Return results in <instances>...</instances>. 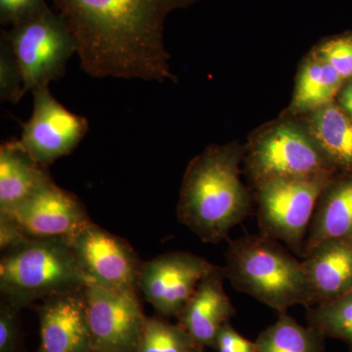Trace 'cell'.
Instances as JSON below:
<instances>
[{
    "label": "cell",
    "mask_w": 352,
    "mask_h": 352,
    "mask_svg": "<svg viewBox=\"0 0 352 352\" xmlns=\"http://www.w3.org/2000/svg\"><path fill=\"white\" fill-rule=\"evenodd\" d=\"M332 173L310 177L278 178L258 184L261 234L286 243L302 256L317 201Z\"/></svg>",
    "instance_id": "obj_6"
},
{
    "label": "cell",
    "mask_w": 352,
    "mask_h": 352,
    "mask_svg": "<svg viewBox=\"0 0 352 352\" xmlns=\"http://www.w3.org/2000/svg\"><path fill=\"white\" fill-rule=\"evenodd\" d=\"M217 346L219 352H256V342L245 339L228 323L220 330Z\"/></svg>",
    "instance_id": "obj_27"
},
{
    "label": "cell",
    "mask_w": 352,
    "mask_h": 352,
    "mask_svg": "<svg viewBox=\"0 0 352 352\" xmlns=\"http://www.w3.org/2000/svg\"><path fill=\"white\" fill-rule=\"evenodd\" d=\"M38 352H91L85 288L43 300Z\"/></svg>",
    "instance_id": "obj_13"
},
{
    "label": "cell",
    "mask_w": 352,
    "mask_h": 352,
    "mask_svg": "<svg viewBox=\"0 0 352 352\" xmlns=\"http://www.w3.org/2000/svg\"><path fill=\"white\" fill-rule=\"evenodd\" d=\"M340 101L342 108L352 120V82L342 90Z\"/></svg>",
    "instance_id": "obj_29"
},
{
    "label": "cell",
    "mask_w": 352,
    "mask_h": 352,
    "mask_svg": "<svg viewBox=\"0 0 352 352\" xmlns=\"http://www.w3.org/2000/svg\"><path fill=\"white\" fill-rule=\"evenodd\" d=\"M87 284L136 289L142 263L126 241L94 222L69 243Z\"/></svg>",
    "instance_id": "obj_11"
},
{
    "label": "cell",
    "mask_w": 352,
    "mask_h": 352,
    "mask_svg": "<svg viewBox=\"0 0 352 352\" xmlns=\"http://www.w3.org/2000/svg\"><path fill=\"white\" fill-rule=\"evenodd\" d=\"M331 164L312 138L289 124L261 136L250 155V168L256 185L278 178L332 173Z\"/></svg>",
    "instance_id": "obj_8"
},
{
    "label": "cell",
    "mask_w": 352,
    "mask_h": 352,
    "mask_svg": "<svg viewBox=\"0 0 352 352\" xmlns=\"http://www.w3.org/2000/svg\"><path fill=\"white\" fill-rule=\"evenodd\" d=\"M215 266L191 252H166L142 263L138 287L160 314L179 315L201 280Z\"/></svg>",
    "instance_id": "obj_10"
},
{
    "label": "cell",
    "mask_w": 352,
    "mask_h": 352,
    "mask_svg": "<svg viewBox=\"0 0 352 352\" xmlns=\"http://www.w3.org/2000/svg\"><path fill=\"white\" fill-rule=\"evenodd\" d=\"M24 80L6 32L0 34V100L18 103L24 96Z\"/></svg>",
    "instance_id": "obj_23"
},
{
    "label": "cell",
    "mask_w": 352,
    "mask_h": 352,
    "mask_svg": "<svg viewBox=\"0 0 352 352\" xmlns=\"http://www.w3.org/2000/svg\"><path fill=\"white\" fill-rule=\"evenodd\" d=\"M344 80L318 53L312 55L298 76L292 110L305 113L325 107L340 91Z\"/></svg>",
    "instance_id": "obj_18"
},
{
    "label": "cell",
    "mask_w": 352,
    "mask_h": 352,
    "mask_svg": "<svg viewBox=\"0 0 352 352\" xmlns=\"http://www.w3.org/2000/svg\"><path fill=\"white\" fill-rule=\"evenodd\" d=\"M4 32L20 65L25 94L60 80L69 58L78 53L75 36L50 6Z\"/></svg>",
    "instance_id": "obj_5"
},
{
    "label": "cell",
    "mask_w": 352,
    "mask_h": 352,
    "mask_svg": "<svg viewBox=\"0 0 352 352\" xmlns=\"http://www.w3.org/2000/svg\"><path fill=\"white\" fill-rule=\"evenodd\" d=\"M52 180L45 166L25 150L21 140L0 146V215L12 214Z\"/></svg>",
    "instance_id": "obj_15"
},
{
    "label": "cell",
    "mask_w": 352,
    "mask_h": 352,
    "mask_svg": "<svg viewBox=\"0 0 352 352\" xmlns=\"http://www.w3.org/2000/svg\"><path fill=\"white\" fill-rule=\"evenodd\" d=\"M239 153L208 148L191 162L177 206L179 221L203 242L217 244L249 214L251 201L240 179Z\"/></svg>",
    "instance_id": "obj_2"
},
{
    "label": "cell",
    "mask_w": 352,
    "mask_h": 352,
    "mask_svg": "<svg viewBox=\"0 0 352 352\" xmlns=\"http://www.w3.org/2000/svg\"><path fill=\"white\" fill-rule=\"evenodd\" d=\"M352 239V178L333 183L322 192L303 247V256L324 241Z\"/></svg>",
    "instance_id": "obj_17"
},
{
    "label": "cell",
    "mask_w": 352,
    "mask_h": 352,
    "mask_svg": "<svg viewBox=\"0 0 352 352\" xmlns=\"http://www.w3.org/2000/svg\"><path fill=\"white\" fill-rule=\"evenodd\" d=\"M198 0H52L75 36L80 67L92 78L175 80L164 24Z\"/></svg>",
    "instance_id": "obj_1"
},
{
    "label": "cell",
    "mask_w": 352,
    "mask_h": 352,
    "mask_svg": "<svg viewBox=\"0 0 352 352\" xmlns=\"http://www.w3.org/2000/svg\"><path fill=\"white\" fill-rule=\"evenodd\" d=\"M7 217L16 220L29 239L68 243L92 222L76 197L60 188L53 180Z\"/></svg>",
    "instance_id": "obj_12"
},
{
    "label": "cell",
    "mask_w": 352,
    "mask_h": 352,
    "mask_svg": "<svg viewBox=\"0 0 352 352\" xmlns=\"http://www.w3.org/2000/svg\"><path fill=\"white\" fill-rule=\"evenodd\" d=\"M226 278L236 291L259 302L287 312L289 307L315 305L311 285L302 261L294 258L279 241L261 235L232 241L226 252Z\"/></svg>",
    "instance_id": "obj_3"
},
{
    "label": "cell",
    "mask_w": 352,
    "mask_h": 352,
    "mask_svg": "<svg viewBox=\"0 0 352 352\" xmlns=\"http://www.w3.org/2000/svg\"><path fill=\"white\" fill-rule=\"evenodd\" d=\"M199 349L182 326L146 319L138 352H196Z\"/></svg>",
    "instance_id": "obj_22"
},
{
    "label": "cell",
    "mask_w": 352,
    "mask_h": 352,
    "mask_svg": "<svg viewBox=\"0 0 352 352\" xmlns=\"http://www.w3.org/2000/svg\"><path fill=\"white\" fill-rule=\"evenodd\" d=\"M315 305L352 292V239L324 241L303 256Z\"/></svg>",
    "instance_id": "obj_16"
},
{
    "label": "cell",
    "mask_w": 352,
    "mask_h": 352,
    "mask_svg": "<svg viewBox=\"0 0 352 352\" xmlns=\"http://www.w3.org/2000/svg\"><path fill=\"white\" fill-rule=\"evenodd\" d=\"M256 346V352H323L324 337L281 312L276 322L259 335Z\"/></svg>",
    "instance_id": "obj_20"
},
{
    "label": "cell",
    "mask_w": 352,
    "mask_h": 352,
    "mask_svg": "<svg viewBox=\"0 0 352 352\" xmlns=\"http://www.w3.org/2000/svg\"><path fill=\"white\" fill-rule=\"evenodd\" d=\"M47 6L45 0H0V23L12 27Z\"/></svg>",
    "instance_id": "obj_26"
},
{
    "label": "cell",
    "mask_w": 352,
    "mask_h": 352,
    "mask_svg": "<svg viewBox=\"0 0 352 352\" xmlns=\"http://www.w3.org/2000/svg\"><path fill=\"white\" fill-rule=\"evenodd\" d=\"M311 138L332 164L352 168V120L346 111L329 104L315 111Z\"/></svg>",
    "instance_id": "obj_19"
},
{
    "label": "cell",
    "mask_w": 352,
    "mask_h": 352,
    "mask_svg": "<svg viewBox=\"0 0 352 352\" xmlns=\"http://www.w3.org/2000/svg\"><path fill=\"white\" fill-rule=\"evenodd\" d=\"M94 352H138L146 318L135 289L85 287Z\"/></svg>",
    "instance_id": "obj_7"
},
{
    "label": "cell",
    "mask_w": 352,
    "mask_h": 352,
    "mask_svg": "<svg viewBox=\"0 0 352 352\" xmlns=\"http://www.w3.org/2000/svg\"><path fill=\"white\" fill-rule=\"evenodd\" d=\"M34 110L22 124L21 142L38 163L46 166L67 156L82 142L89 129L87 120L56 100L50 85L32 89Z\"/></svg>",
    "instance_id": "obj_9"
},
{
    "label": "cell",
    "mask_w": 352,
    "mask_h": 352,
    "mask_svg": "<svg viewBox=\"0 0 352 352\" xmlns=\"http://www.w3.org/2000/svg\"><path fill=\"white\" fill-rule=\"evenodd\" d=\"M29 240L16 222V220L7 215H0V248L6 252L11 248L22 244Z\"/></svg>",
    "instance_id": "obj_28"
},
{
    "label": "cell",
    "mask_w": 352,
    "mask_h": 352,
    "mask_svg": "<svg viewBox=\"0 0 352 352\" xmlns=\"http://www.w3.org/2000/svg\"><path fill=\"white\" fill-rule=\"evenodd\" d=\"M223 268L215 266L198 284L193 295L180 312V326L197 346H217V336L235 314L224 291Z\"/></svg>",
    "instance_id": "obj_14"
},
{
    "label": "cell",
    "mask_w": 352,
    "mask_h": 352,
    "mask_svg": "<svg viewBox=\"0 0 352 352\" xmlns=\"http://www.w3.org/2000/svg\"><path fill=\"white\" fill-rule=\"evenodd\" d=\"M309 327L324 338H338L352 344V292L308 308Z\"/></svg>",
    "instance_id": "obj_21"
},
{
    "label": "cell",
    "mask_w": 352,
    "mask_h": 352,
    "mask_svg": "<svg viewBox=\"0 0 352 352\" xmlns=\"http://www.w3.org/2000/svg\"><path fill=\"white\" fill-rule=\"evenodd\" d=\"M317 52L337 69L344 80L352 78V36L331 39Z\"/></svg>",
    "instance_id": "obj_24"
},
{
    "label": "cell",
    "mask_w": 352,
    "mask_h": 352,
    "mask_svg": "<svg viewBox=\"0 0 352 352\" xmlns=\"http://www.w3.org/2000/svg\"><path fill=\"white\" fill-rule=\"evenodd\" d=\"M20 307L4 302L0 307V352H19L20 333L18 314Z\"/></svg>",
    "instance_id": "obj_25"
},
{
    "label": "cell",
    "mask_w": 352,
    "mask_h": 352,
    "mask_svg": "<svg viewBox=\"0 0 352 352\" xmlns=\"http://www.w3.org/2000/svg\"><path fill=\"white\" fill-rule=\"evenodd\" d=\"M88 282L66 241L29 239L4 252L0 291L4 302L23 307L85 288Z\"/></svg>",
    "instance_id": "obj_4"
},
{
    "label": "cell",
    "mask_w": 352,
    "mask_h": 352,
    "mask_svg": "<svg viewBox=\"0 0 352 352\" xmlns=\"http://www.w3.org/2000/svg\"><path fill=\"white\" fill-rule=\"evenodd\" d=\"M196 352H201L200 349H199L198 351H197Z\"/></svg>",
    "instance_id": "obj_30"
}]
</instances>
